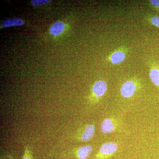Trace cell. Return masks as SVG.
Wrapping results in <instances>:
<instances>
[{"mask_svg":"<svg viewBox=\"0 0 159 159\" xmlns=\"http://www.w3.org/2000/svg\"><path fill=\"white\" fill-rule=\"evenodd\" d=\"M119 149L116 142H109L103 143L96 155L97 159H108L113 156Z\"/></svg>","mask_w":159,"mask_h":159,"instance_id":"cell-1","label":"cell"},{"mask_svg":"<svg viewBox=\"0 0 159 159\" xmlns=\"http://www.w3.org/2000/svg\"><path fill=\"white\" fill-rule=\"evenodd\" d=\"M95 133V126L93 125H86L80 128L77 135L78 140L87 142L93 138Z\"/></svg>","mask_w":159,"mask_h":159,"instance_id":"cell-2","label":"cell"},{"mask_svg":"<svg viewBox=\"0 0 159 159\" xmlns=\"http://www.w3.org/2000/svg\"><path fill=\"white\" fill-rule=\"evenodd\" d=\"M107 85L105 81L99 80L94 83L92 88V93L95 101H97L104 95L107 91Z\"/></svg>","mask_w":159,"mask_h":159,"instance_id":"cell-3","label":"cell"},{"mask_svg":"<svg viewBox=\"0 0 159 159\" xmlns=\"http://www.w3.org/2000/svg\"><path fill=\"white\" fill-rule=\"evenodd\" d=\"M119 123L116 119L106 118L101 123L100 129L102 134H111L116 131L119 128Z\"/></svg>","mask_w":159,"mask_h":159,"instance_id":"cell-4","label":"cell"},{"mask_svg":"<svg viewBox=\"0 0 159 159\" xmlns=\"http://www.w3.org/2000/svg\"><path fill=\"white\" fill-rule=\"evenodd\" d=\"M137 89L136 83L133 80H129L122 84L120 89V93L124 98H129L134 96Z\"/></svg>","mask_w":159,"mask_h":159,"instance_id":"cell-5","label":"cell"},{"mask_svg":"<svg viewBox=\"0 0 159 159\" xmlns=\"http://www.w3.org/2000/svg\"><path fill=\"white\" fill-rule=\"evenodd\" d=\"M127 51L126 48H124L118 49L109 55L108 59L113 64H119L125 60Z\"/></svg>","mask_w":159,"mask_h":159,"instance_id":"cell-6","label":"cell"},{"mask_svg":"<svg viewBox=\"0 0 159 159\" xmlns=\"http://www.w3.org/2000/svg\"><path fill=\"white\" fill-rule=\"evenodd\" d=\"M93 147L86 145L80 147L77 150V156L78 159H87L93 152Z\"/></svg>","mask_w":159,"mask_h":159,"instance_id":"cell-7","label":"cell"},{"mask_svg":"<svg viewBox=\"0 0 159 159\" xmlns=\"http://www.w3.org/2000/svg\"><path fill=\"white\" fill-rule=\"evenodd\" d=\"M149 77L152 83L159 89V68L157 66L151 67L149 73Z\"/></svg>","mask_w":159,"mask_h":159,"instance_id":"cell-8","label":"cell"},{"mask_svg":"<svg viewBox=\"0 0 159 159\" xmlns=\"http://www.w3.org/2000/svg\"><path fill=\"white\" fill-rule=\"evenodd\" d=\"M65 28V25L63 23L60 21L56 22L51 25L50 32L52 35L57 36L62 33Z\"/></svg>","mask_w":159,"mask_h":159,"instance_id":"cell-9","label":"cell"},{"mask_svg":"<svg viewBox=\"0 0 159 159\" xmlns=\"http://www.w3.org/2000/svg\"><path fill=\"white\" fill-rule=\"evenodd\" d=\"M24 22L20 18H11L5 20L2 24L3 28L13 27V26H21L24 25Z\"/></svg>","mask_w":159,"mask_h":159,"instance_id":"cell-10","label":"cell"},{"mask_svg":"<svg viewBox=\"0 0 159 159\" xmlns=\"http://www.w3.org/2000/svg\"><path fill=\"white\" fill-rule=\"evenodd\" d=\"M147 20L153 25L159 28V16L155 15H149L147 16Z\"/></svg>","mask_w":159,"mask_h":159,"instance_id":"cell-11","label":"cell"},{"mask_svg":"<svg viewBox=\"0 0 159 159\" xmlns=\"http://www.w3.org/2000/svg\"><path fill=\"white\" fill-rule=\"evenodd\" d=\"M50 0H33L31 1V4L34 6H39L48 4L50 2Z\"/></svg>","mask_w":159,"mask_h":159,"instance_id":"cell-12","label":"cell"},{"mask_svg":"<svg viewBox=\"0 0 159 159\" xmlns=\"http://www.w3.org/2000/svg\"><path fill=\"white\" fill-rule=\"evenodd\" d=\"M149 4L152 8L159 12V0H151L149 1Z\"/></svg>","mask_w":159,"mask_h":159,"instance_id":"cell-13","label":"cell"},{"mask_svg":"<svg viewBox=\"0 0 159 159\" xmlns=\"http://www.w3.org/2000/svg\"><path fill=\"white\" fill-rule=\"evenodd\" d=\"M31 155L29 154L28 150H26L25 152V155L23 159H31Z\"/></svg>","mask_w":159,"mask_h":159,"instance_id":"cell-14","label":"cell"}]
</instances>
